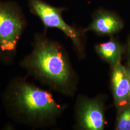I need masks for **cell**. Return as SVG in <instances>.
Listing matches in <instances>:
<instances>
[{
    "label": "cell",
    "instance_id": "obj_11",
    "mask_svg": "<svg viewBox=\"0 0 130 130\" xmlns=\"http://www.w3.org/2000/svg\"><path fill=\"white\" fill-rule=\"evenodd\" d=\"M128 52H129V65H130V36L128 40Z\"/></svg>",
    "mask_w": 130,
    "mask_h": 130
},
{
    "label": "cell",
    "instance_id": "obj_6",
    "mask_svg": "<svg viewBox=\"0 0 130 130\" xmlns=\"http://www.w3.org/2000/svg\"><path fill=\"white\" fill-rule=\"evenodd\" d=\"M123 27L122 21L115 13L100 8L94 12L92 23L83 32L92 31L100 35H112Z\"/></svg>",
    "mask_w": 130,
    "mask_h": 130
},
{
    "label": "cell",
    "instance_id": "obj_7",
    "mask_svg": "<svg viewBox=\"0 0 130 130\" xmlns=\"http://www.w3.org/2000/svg\"><path fill=\"white\" fill-rule=\"evenodd\" d=\"M111 84L114 102L120 112L130 104L128 76L126 68L121 63L112 67Z\"/></svg>",
    "mask_w": 130,
    "mask_h": 130
},
{
    "label": "cell",
    "instance_id": "obj_3",
    "mask_svg": "<svg viewBox=\"0 0 130 130\" xmlns=\"http://www.w3.org/2000/svg\"><path fill=\"white\" fill-rule=\"evenodd\" d=\"M27 26L26 18L18 3L0 1V62L6 65L14 63Z\"/></svg>",
    "mask_w": 130,
    "mask_h": 130
},
{
    "label": "cell",
    "instance_id": "obj_1",
    "mask_svg": "<svg viewBox=\"0 0 130 130\" xmlns=\"http://www.w3.org/2000/svg\"><path fill=\"white\" fill-rule=\"evenodd\" d=\"M2 99L9 118L16 123L34 128L54 123L64 109L51 93L24 77L11 79Z\"/></svg>",
    "mask_w": 130,
    "mask_h": 130
},
{
    "label": "cell",
    "instance_id": "obj_10",
    "mask_svg": "<svg viewBox=\"0 0 130 130\" xmlns=\"http://www.w3.org/2000/svg\"><path fill=\"white\" fill-rule=\"evenodd\" d=\"M126 70L128 76V79H129V97L130 99V65H129L127 67H126Z\"/></svg>",
    "mask_w": 130,
    "mask_h": 130
},
{
    "label": "cell",
    "instance_id": "obj_4",
    "mask_svg": "<svg viewBox=\"0 0 130 130\" xmlns=\"http://www.w3.org/2000/svg\"><path fill=\"white\" fill-rule=\"evenodd\" d=\"M28 4L30 12L39 18L45 29L56 28L60 29L71 39L79 52H83L80 33L77 28L66 23L62 18V14L66 10L65 8L53 6L42 0H28Z\"/></svg>",
    "mask_w": 130,
    "mask_h": 130
},
{
    "label": "cell",
    "instance_id": "obj_5",
    "mask_svg": "<svg viewBox=\"0 0 130 130\" xmlns=\"http://www.w3.org/2000/svg\"><path fill=\"white\" fill-rule=\"evenodd\" d=\"M105 109L100 100L85 99L81 101L77 111L79 125L84 130H102L105 125Z\"/></svg>",
    "mask_w": 130,
    "mask_h": 130
},
{
    "label": "cell",
    "instance_id": "obj_8",
    "mask_svg": "<svg viewBox=\"0 0 130 130\" xmlns=\"http://www.w3.org/2000/svg\"><path fill=\"white\" fill-rule=\"evenodd\" d=\"M95 49L98 54L112 67L121 63L123 48L116 40L111 38L107 42L96 45Z\"/></svg>",
    "mask_w": 130,
    "mask_h": 130
},
{
    "label": "cell",
    "instance_id": "obj_9",
    "mask_svg": "<svg viewBox=\"0 0 130 130\" xmlns=\"http://www.w3.org/2000/svg\"><path fill=\"white\" fill-rule=\"evenodd\" d=\"M116 129L130 130V104L120 111L117 122Z\"/></svg>",
    "mask_w": 130,
    "mask_h": 130
},
{
    "label": "cell",
    "instance_id": "obj_2",
    "mask_svg": "<svg viewBox=\"0 0 130 130\" xmlns=\"http://www.w3.org/2000/svg\"><path fill=\"white\" fill-rule=\"evenodd\" d=\"M32 46L20 61V67L52 89L69 94L74 87V74L63 48L45 33L34 35Z\"/></svg>",
    "mask_w": 130,
    "mask_h": 130
}]
</instances>
